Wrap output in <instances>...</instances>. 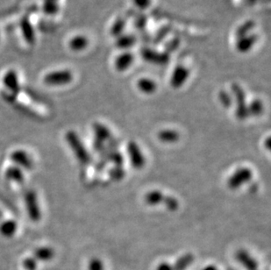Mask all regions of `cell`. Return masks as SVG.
<instances>
[{
	"label": "cell",
	"instance_id": "24",
	"mask_svg": "<svg viewBox=\"0 0 271 270\" xmlns=\"http://www.w3.org/2000/svg\"><path fill=\"white\" fill-rule=\"evenodd\" d=\"M55 256V252L51 247H40L34 252V257L39 261H49Z\"/></svg>",
	"mask_w": 271,
	"mask_h": 270
},
{
	"label": "cell",
	"instance_id": "13",
	"mask_svg": "<svg viewBox=\"0 0 271 270\" xmlns=\"http://www.w3.org/2000/svg\"><path fill=\"white\" fill-rule=\"evenodd\" d=\"M20 28H21L22 33H23L25 41H27L28 44H30V45L33 44L34 41H35V34H34L33 28H32V25L30 23L28 17L25 16L20 20Z\"/></svg>",
	"mask_w": 271,
	"mask_h": 270
},
{
	"label": "cell",
	"instance_id": "29",
	"mask_svg": "<svg viewBox=\"0 0 271 270\" xmlns=\"http://www.w3.org/2000/svg\"><path fill=\"white\" fill-rule=\"evenodd\" d=\"M219 100L221 102V105L224 106L225 108H229L230 106L233 105V96L230 95L228 92L224 90H221L219 92Z\"/></svg>",
	"mask_w": 271,
	"mask_h": 270
},
{
	"label": "cell",
	"instance_id": "22",
	"mask_svg": "<svg viewBox=\"0 0 271 270\" xmlns=\"http://www.w3.org/2000/svg\"><path fill=\"white\" fill-rule=\"evenodd\" d=\"M158 139L165 143H174L179 140V133L175 130H163L158 133Z\"/></svg>",
	"mask_w": 271,
	"mask_h": 270
},
{
	"label": "cell",
	"instance_id": "5",
	"mask_svg": "<svg viewBox=\"0 0 271 270\" xmlns=\"http://www.w3.org/2000/svg\"><path fill=\"white\" fill-rule=\"evenodd\" d=\"M128 154L131 164L134 169L141 170L145 166L146 160L143 156V152L136 142H130L128 145Z\"/></svg>",
	"mask_w": 271,
	"mask_h": 270
},
{
	"label": "cell",
	"instance_id": "3",
	"mask_svg": "<svg viewBox=\"0 0 271 270\" xmlns=\"http://www.w3.org/2000/svg\"><path fill=\"white\" fill-rule=\"evenodd\" d=\"M253 176L252 170L248 168H239L227 180V186L231 190H237L248 183Z\"/></svg>",
	"mask_w": 271,
	"mask_h": 270
},
{
	"label": "cell",
	"instance_id": "31",
	"mask_svg": "<svg viewBox=\"0 0 271 270\" xmlns=\"http://www.w3.org/2000/svg\"><path fill=\"white\" fill-rule=\"evenodd\" d=\"M162 204H164L169 211H175L179 208V203L176 200V198L170 196H165Z\"/></svg>",
	"mask_w": 271,
	"mask_h": 270
},
{
	"label": "cell",
	"instance_id": "36",
	"mask_svg": "<svg viewBox=\"0 0 271 270\" xmlns=\"http://www.w3.org/2000/svg\"><path fill=\"white\" fill-rule=\"evenodd\" d=\"M133 3L139 11H145L151 5L152 0H133Z\"/></svg>",
	"mask_w": 271,
	"mask_h": 270
},
{
	"label": "cell",
	"instance_id": "2",
	"mask_svg": "<svg viewBox=\"0 0 271 270\" xmlns=\"http://www.w3.org/2000/svg\"><path fill=\"white\" fill-rule=\"evenodd\" d=\"M232 92L237 103V108H236L237 118L241 120L247 119L249 114H248V105L246 102V95L243 89L240 87L239 84L234 83L232 85Z\"/></svg>",
	"mask_w": 271,
	"mask_h": 270
},
{
	"label": "cell",
	"instance_id": "8",
	"mask_svg": "<svg viewBox=\"0 0 271 270\" xmlns=\"http://www.w3.org/2000/svg\"><path fill=\"white\" fill-rule=\"evenodd\" d=\"M134 55L129 51H124L118 55L114 60V68L119 72L126 71L133 65Z\"/></svg>",
	"mask_w": 271,
	"mask_h": 270
},
{
	"label": "cell",
	"instance_id": "12",
	"mask_svg": "<svg viewBox=\"0 0 271 270\" xmlns=\"http://www.w3.org/2000/svg\"><path fill=\"white\" fill-rule=\"evenodd\" d=\"M136 41H137V38L135 35L123 33L120 36L116 38L115 45L121 50H128L136 44Z\"/></svg>",
	"mask_w": 271,
	"mask_h": 270
},
{
	"label": "cell",
	"instance_id": "15",
	"mask_svg": "<svg viewBox=\"0 0 271 270\" xmlns=\"http://www.w3.org/2000/svg\"><path fill=\"white\" fill-rule=\"evenodd\" d=\"M237 259L238 261L248 270H258V264L252 257L248 254V253L244 250H240L237 253Z\"/></svg>",
	"mask_w": 271,
	"mask_h": 270
},
{
	"label": "cell",
	"instance_id": "32",
	"mask_svg": "<svg viewBox=\"0 0 271 270\" xmlns=\"http://www.w3.org/2000/svg\"><path fill=\"white\" fill-rule=\"evenodd\" d=\"M58 10H59V6L57 5V3L48 1V0L44 1L43 11H44L45 14L54 15V14H56L58 12Z\"/></svg>",
	"mask_w": 271,
	"mask_h": 270
},
{
	"label": "cell",
	"instance_id": "10",
	"mask_svg": "<svg viewBox=\"0 0 271 270\" xmlns=\"http://www.w3.org/2000/svg\"><path fill=\"white\" fill-rule=\"evenodd\" d=\"M28 206V214L33 221H38L41 218V211L39 210L37 197L33 191H29L25 197Z\"/></svg>",
	"mask_w": 271,
	"mask_h": 270
},
{
	"label": "cell",
	"instance_id": "23",
	"mask_svg": "<svg viewBox=\"0 0 271 270\" xmlns=\"http://www.w3.org/2000/svg\"><path fill=\"white\" fill-rule=\"evenodd\" d=\"M193 261L194 256L191 254H185L176 261L175 265L173 266V269L174 270H186L192 264Z\"/></svg>",
	"mask_w": 271,
	"mask_h": 270
},
{
	"label": "cell",
	"instance_id": "37",
	"mask_svg": "<svg viewBox=\"0 0 271 270\" xmlns=\"http://www.w3.org/2000/svg\"><path fill=\"white\" fill-rule=\"evenodd\" d=\"M89 270H105L101 260L94 258L89 263Z\"/></svg>",
	"mask_w": 271,
	"mask_h": 270
},
{
	"label": "cell",
	"instance_id": "43",
	"mask_svg": "<svg viewBox=\"0 0 271 270\" xmlns=\"http://www.w3.org/2000/svg\"><path fill=\"white\" fill-rule=\"evenodd\" d=\"M48 1H51V2H55V3H57L58 0H48Z\"/></svg>",
	"mask_w": 271,
	"mask_h": 270
},
{
	"label": "cell",
	"instance_id": "38",
	"mask_svg": "<svg viewBox=\"0 0 271 270\" xmlns=\"http://www.w3.org/2000/svg\"><path fill=\"white\" fill-rule=\"evenodd\" d=\"M24 267L27 270H35L36 269V261L32 258H28L24 261Z\"/></svg>",
	"mask_w": 271,
	"mask_h": 270
},
{
	"label": "cell",
	"instance_id": "30",
	"mask_svg": "<svg viewBox=\"0 0 271 270\" xmlns=\"http://www.w3.org/2000/svg\"><path fill=\"white\" fill-rule=\"evenodd\" d=\"M126 175V171L123 170L122 167H114L112 169H111L109 171V176L112 180L113 181H120L124 178Z\"/></svg>",
	"mask_w": 271,
	"mask_h": 270
},
{
	"label": "cell",
	"instance_id": "19",
	"mask_svg": "<svg viewBox=\"0 0 271 270\" xmlns=\"http://www.w3.org/2000/svg\"><path fill=\"white\" fill-rule=\"evenodd\" d=\"M126 26H127V18H126V17H119L115 20L114 23L111 28V35L115 37V38L120 36L121 34H123Z\"/></svg>",
	"mask_w": 271,
	"mask_h": 270
},
{
	"label": "cell",
	"instance_id": "34",
	"mask_svg": "<svg viewBox=\"0 0 271 270\" xmlns=\"http://www.w3.org/2000/svg\"><path fill=\"white\" fill-rule=\"evenodd\" d=\"M15 230H16V226H15V224H14V222L5 223L1 227L2 234H3V235H5V236H12L14 234Z\"/></svg>",
	"mask_w": 271,
	"mask_h": 270
},
{
	"label": "cell",
	"instance_id": "11",
	"mask_svg": "<svg viewBox=\"0 0 271 270\" xmlns=\"http://www.w3.org/2000/svg\"><path fill=\"white\" fill-rule=\"evenodd\" d=\"M3 82L5 87L9 89L14 95L18 94L19 92V83H18L17 74L14 70H9L5 73L3 78Z\"/></svg>",
	"mask_w": 271,
	"mask_h": 270
},
{
	"label": "cell",
	"instance_id": "39",
	"mask_svg": "<svg viewBox=\"0 0 271 270\" xmlns=\"http://www.w3.org/2000/svg\"><path fill=\"white\" fill-rule=\"evenodd\" d=\"M156 270H174V269H173V265H171L170 263L161 262L159 265L157 266Z\"/></svg>",
	"mask_w": 271,
	"mask_h": 270
},
{
	"label": "cell",
	"instance_id": "17",
	"mask_svg": "<svg viewBox=\"0 0 271 270\" xmlns=\"http://www.w3.org/2000/svg\"><path fill=\"white\" fill-rule=\"evenodd\" d=\"M89 45V40L83 35H77L69 41V48L75 52L83 51Z\"/></svg>",
	"mask_w": 271,
	"mask_h": 270
},
{
	"label": "cell",
	"instance_id": "4",
	"mask_svg": "<svg viewBox=\"0 0 271 270\" xmlns=\"http://www.w3.org/2000/svg\"><path fill=\"white\" fill-rule=\"evenodd\" d=\"M43 80L48 85H64L72 82L73 74L68 69L57 70L46 75Z\"/></svg>",
	"mask_w": 271,
	"mask_h": 270
},
{
	"label": "cell",
	"instance_id": "33",
	"mask_svg": "<svg viewBox=\"0 0 271 270\" xmlns=\"http://www.w3.org/2000/svg\"><path fill=\"white\" fill-rule=\"evenodd\" d=\"M170 32V28L169 26L162 27V28L157 32V34H156V36H155V39H154V43H155V44H158V43L161 42V41H163V39L169 34V32Z\"/></svg>",
	"mask_w": 271,
	"mask_h": 270
},
{
	"label": "cell",
	"instance_id": "9",
	"mask_svg": "<svg viewBox=\"0 0 271 270\" xmlns=\"http://www.w3.org/2000/svg\"><path fill=\"white\" fill-rule=\"evenodd\" d=\"M257 40L258 36L255 33H250L247 36L239 38L236 42V49L241 54L248 53L255 45Z\"/></svg>",
	"mask_w": 271,
	"mask_h": 270
},
{
	"label": "cell",
	"instance_id": "41",
	"mask_svg": "<svg viewBox=\"0 0 271 270\" xmlns=\"http://www.w3.org/2000/svg\"><path fill=\"white\" fill-rule=\"evenodd\" d=\"M246 1H247V3H248V4L252 5V4H255L257 0H246Z\"/></svg>",
	"mask_w": 271,
	"mask_h": 270
},
{
	"label": "cell",
	"instance_id": "42",
	"mask_svg": "<svg viewBox=\"0 0 271 270\" xmlns=\"http://www.w3.org/2000/svg\"><path fill=\"white\" fill-rule=\"evenodd\" d=\"M270 140H271V139H270V138H268V140H267V147H268V148H269V149H270V144H271V143H270Z\"/></svg>",
	"mask_w": 271,
	"mask_h": 270
},
{
	"label": "cell",
	"instance_id": "7",
	"mask_svg": "<svg viewBox=\"0 0 271 270\" xmlns=\"http://www.w3.org/2000/svg\"><path fill=\"white\" fill-rule=\"evenodd\" d=\"M142 55L143 59L154 64L164 65L168 64L170 61V55L166 52L159 53L150 48H143L142 50Z\"/></svg>",
	"mask_w": 271,
	"mask_h": 270
},
{
	"label": "cell",
	"instance_id": "35",
	"mask_svg": "<svg viewBox=\"0 0 271 270\" xmlns=\"http://www.w3.org/2000/svg\"><path fill=\"white\" fill-rule=\"evenodd\" d=\"M180 41L179 39L177 38H175V39H172L171 41H169L165 46V52L167 54L170 55V53H172L174 51L176 50L178 48V46H179Z\"/></svg>",
	"mask_w": 271,
	"mask_h": 270
},
{
	"label": "cell",
	"instance_id": "25",
	"mask_svg": "<svg viewBox=\"0 0 271 270\" xmlns=\"http://www.w3.org/2000/svg\"><path fill=\"white\" fill-rule=\"evenodd\" d=\"M106 148L108 153V160L112 162L115 167H122L124 163V158L120 152L118 151V149H110L107 147Z\"/></svg>",
	"mask_w": 271,
	"mask_h": 270
},
{
	"label": "cell",
	"instance_id": "1",
	"mask_svg": "<svg viewBox=\"0 0 271 270\" xmlns=\"http://www.w3.org/2000/svg\"><path fill=\"white\" fill-rule=\"evenodd\" d=\"M66 140L69 142L74 154L77 156V159L83 165H89L92 162V157L84 147L83 143L80 142L78 135L73 132H69L66 134Z\"/></svg>",
	"mask_w": 271,
	"mask_h": 270
},
{
	"label": "cell",
	"instance_id": "40",
	"mask_svg": "<svg viewBox=\"0 0 271 270\" xmlns=\"http://www.w3.org/2000/svg\"><path fill=\"white\" fill-rule=\"evenodd\" d=\"M202 270H218V268L215 267V266L213 265H209L207 266V267H205Z\"/></svg>",
	"mask_w": 271,
	"mask_h": 270
},
{
	"label": "cell",
	"instance_id": "6",
	"mask_svg": "<svg viewBox=\"0 0 271 270\" xmlns=\"http://www.w3.org/2000/svg\"><path fill=\"white\" fill-rule=\"evenodd\" d=\"M190 77V70L184 65H177L170 77V85L174 89H179L184 85Z\"/></svg>",
	"mask_w": 271,
	"mask_h": 270
},
{
	"label": "cell",
	"instance_id": "18",
	"mask_svg": "<svg viewBox=\"0 0 271 270\" xmlns=\"http://www.w3.org/2000/svg\"><path fill=\"white\" fill-rule=\"evenodd\" d=\"M12 159L14 160V162H16L18 165L22 166V167L26 168V169L32 168V160L28 156V154L25 153V152H14L13 156H12Z\"/></svg>",
	"mask_w": 271,
	"mask_h": 270
},
{
	"label": "cell",
	"instance_id": "16",
	"mask_svg": "<svg viewBox=\"0 0 271 270\" xmlns=\"http://www.w3.org/2000/svg\"><path fill=\"white\" fill-rule=\"evenodd\" d=\"M137 87L145 94H153L157 90V82L150 78H141L137 82Z\"/></svg>",
	"mask_w": 271,
	"mask_h": 270
},
{
	"label": "cell",
	"instance_id": "26",
	"mask_svg": "<svg viewBox=\"0 0 271 270\" xmlns=\"http://www.w3.org/2000/svg\"><path fill=\"white\" fill-rule=\"evenodd\" d=\"M249 116H259L263 111V104L260 99H255L248 106Z\"/></svg>",
	"mask_w": 271,
	"mask_h": 270
},
{
	"label": "cell",
	"instance_id": "21",
	"mask_svg": "<svg viewBox=\"0 0 271 270\" xmlns=\"http://www.w3.org/2000/svg\"><path fill=\"white\" fill-rule=\"evenodd\" d=\"M255 28V22L252 19H249V20L245 21L243 24H241L239 27H238V28L236 29L235 35L237 37V39L241 38V37L247 36V35L251 33Z\"/></svg>",
	"mask_w": 271,
	"mask_h": 270
},
{
	"label": "cell",
	"instance_id": "20",
	"mask_svg": "<svg viewBox=\"0 0 271 270\" xmlns=\"http://www.w3.org/2000/svg\"><path fill=\"white\" fill-rule=\"evenodd\" d=\"M164 195L159 191H152L146 194L145 202L148 206H156L159 204H162L164 200Z\"/></svg>",
	"mask_w": 271,
	"mask_h": 270
},
{
	"label": "cell",
	"instance_id": "14",
	"mask_svg": "<svg viewBox=\"0 0 271 270\" xmlns=\"http://www.w3.org/2000/svg\"><path fill=\"white\" fill-rule=\"evenodd\" d=\"M93 132L98 142H108L112 136L110 130L106 127V126L102 124L95 123L93 125Z\"/></svg>",
	"mask_w": 271,
	"mask_h": 270
},
{
	"label": "cell",
	"instance_id": "27",
	"mask_svg": "<svg viewBox=\"0 0 271 270\" xmlns=\"http://www.w3.org/2000/svg\"><path fill=\"white\" fill-rule=\"evenodd\" d=\"M134 20H133V25L134 28L138 29L140 31H143L144 28H146L147 23V17L145 14H136L134 16Z\"/></svg>",
	"mask_w": 271,
	"mask_h": 270
},
{
	"label": "cell",
	"instance_id": "28",
	"mask_svg": "<svg viewBox=\"0 0 271 270\" xmlns=\"http://www.w3.org/2000/svg\"><path fill=\"white\" fill-rule=\"evenodd\" d=\"M6 177L10 181L16 182V183H22V181H23L22 173L20 172V170H18V169H15V168H12V169H9V170H7Z\"/></svg>",
	"mask_w": 271,
	"mask_h": 270
}]
</instances>
